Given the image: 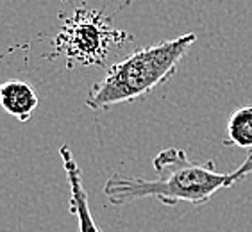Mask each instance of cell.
<instances>
[{
    "label": "cell",
    "mask_w": 252,
    "mask_h": 232,
    "mask_svg": "<svg viewBox=\"0 0 252 232\" xmlns=\"http://www.w3.org/2000/svg\"><path fill=\"white\" fill-rule=\"evenodd\" d=\"M39 106L34 87L20 79H9L0 84V107L20 121H27Z\"/></svg>",
    "instance_id": "cell-5"
},
{
    "label": "cell",
    "mask_w": 252,
    "mask_h": 232,
    "mask_svg": "<svg viewBox=\"0 0 252 232\" xmlns=\"http://www.w3.org/2000/svg\"><path fill=\"white\" fill-rule=\"evenodd\" d=\"M132 41V34L117 29L109 15L90 7H77L64 18L52 41L54 56H64L66 68L75 64L104 66L113 47Z\"/></svg>",
    "instance_id": "cell-3"
},
{
    "label": "cell",
    "mask_w": 252,
    "mask_h": 232,
    "mask_svg": "<svg viewBox=\"0 0 252 232\" xmlns=\"http://www.w3.org/2000/svg\"><path fill=\"white\" fill-rule=\"evenodd\" d=\"M195 41L197 34L188 32L132 50L127 58L107 68L104 77L93 84L86 106L93 111H107L113 106L151 95L177 73Z\"/></svg>",
    "instance_id": "cell-2"
},
{
    "label": "cell",
    "mask_w": 252,
    "mask_h": 232,
    "mask_svg": "<svg viewBox=\"0 0 252 232\" xmlns=\"http://www.w3.org/2000/svg\"><path fill=\"white\" fill-rule=\"evenodd\" d=\"M59 155L63 159V168L66 174L68 186H70V211L77 220L79 232H102L95 220H93L90 202H88V191L83 184L81 168L73 159L70 146L63 145L59 148Z\"/></svg>",
    "instance_id": "cell-4"
},
{
    "label": "cell",
    "mask_w": 252,
    "mask_h": 232,
    "mask_svg": "<svg viewBox=\"0 0 252 232\" xmlns=\"http://www.w3.org/2000/svg\"><path fill=\"white\" fill-rule=\"evenodd\" d=\"M59 2H66V0H59Z\"/></svg>",
    "instance_id": "cell-7"
},
{
    "label": "cell",
    "mask_w": 252,
    "mask_h": 232,
    "mask_svg": "<svg viewBox=\"0 0 252 232\" xmlns=\"http://www.w3.org/2000/svg\"><path fill=\"white\" fill-rule=\"evenodd\" d=\"M225 145L252 150V106L238 107L229 116Z\"/></svg>",
    "instance_id": "cell-6"
},
{
    "label": "cell",
    "mask_w": 252,
    "mask_h": 232,
    "mask_svg": "<svg viewBox=\"0 0 252 232\" xmlns=\"http://www.w3.org/2000/svg\"><path fill=\"white\" fill-rule=\"evenodd\" d=\"M156 179L127 177L113 174L104 184V195L111 205L122 207L141 199L159 200L163 205L175 207L181 202H188L195 207L208 203L220 189L233 188L240 180L252 175V150L247 159L234 172H219L213 159L206 163H193L186 150L170 146L158 152L152 159Z\"/></svg>",
    "instance_id": "cell-1"
}]
</instances>
